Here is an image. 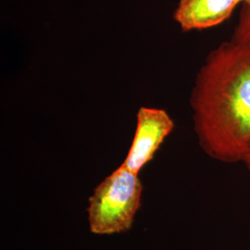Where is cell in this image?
Instances as JSON below:
<instances>
[{"mask_svg":"<svg viewBox=\"0 0 250 250\" xmlns=\"http://www.w3.org/2000/svg\"><path fill=\"white\" fill-rule=\"evenodd\" d=\"M242 4H248L250 5V0H241Z\"/></svg>","mask_w":250,"mask_h":250,"instance_id":"cell-7","label":"cell"},{"mask_svg":"<svg viewBox=\"0 0 250 250\" xmlns=\"http://www.w3.org/2000/svg\"><path fill=\"white\" fill-rule=\"evenodd\" d=\"M143 186L137 173L122 165L104 179L89 198L92 233L110 235L129 231L141 206Z\"/></svg>","mask_w":250,"mask_h":250,"instance_id":"cell-2","label":"cell"},{"mask_svg":"<svg viewBox=\"0 0 250 250\" xmlns=\"http://www.w3.org/2000/svg\"><path fill=\"white\" fill-rule=\"evenodd\" d=\"M190 104L203 151L224 163L242 161L250 144V45L231 39L208 54Z\"/></svg>","mask_w":250,"mask_h":250,"instance_id":"cell-1","label":"cell"},{"mask_svg":"<svg viewBox=\"0 0 250 250\" xmlns=\"http://www.w3.org/2000/svg\"><path fill=\"white\" fill-rule=\"evenodd\" d=\"M231 39L250 45V5L242 4L239 20Z\"/></svg>","mask_w":250,"mask_h":250,"instance_id":"cell-5","label":"cell"},{"mask_svg":"<svg viewBox=\"0 0 250 250\" xmlns=\"http://www.w3.org/2000/svg\"><path fill=\"white\" fill-rule=\"evenodd\" d=\"M242 162L246 165L247 169L250 172V144L248 147V149L245 152L244 156H243V159H242Z\"/></svg>","mask_w":250,"mask_h":250,"instance_id":"cell-6","label":"cell"},{"mask_svg":"<svg viewBox=\"0 0 250 250\" xmlns=\"http://www.w3.org/2000/svg\"><path fill=\"white\" fill-rule=\"evenodd\" d=\"M136 118L134 140L122 166L138 174L172 132L174 122L166 110L156 107H141Z\"/></svg>","mask_w":250,"mask_h":250,"instance_id":"cell-3","label":"cell"},{"mask_svg":"<svg viewBox=\"0 0 250 250\" xmlns=\"http://www.w3.org/2000/svg\"><path fill=\"white\" fill-rule=\"evenodd\" d=\"M241 0H181L173 18L184 32L220 25L232 16Z\"/></svg>","mask_w":250,"mask_h":250,"instance_id":"cell-4","label":"cell"}]
</instances>
